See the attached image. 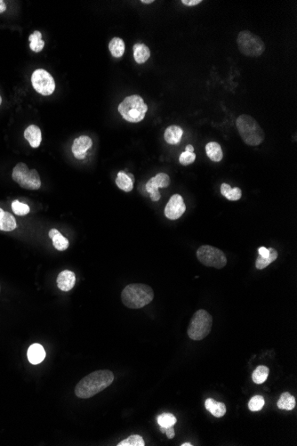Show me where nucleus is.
<instances>
[{
  "label": "nucleus",
  "instance_id": "f03ea898",
  "mask_svg": "<svg viewBox=\"0 0 297 446\" xmlns=\"http://www.w3.org/2000/svg\"><path fill=\"white\" fill-rule=\"evenodd\" d=\"M154 299L152 288L142 283L127 286L121 293L122 303L130 309H140L151 303Z\"/></svg>",
  "mask_w": 297,
  "mask_h": 446
},
{
  "label": "nucleus",
  "instance_id": "6e6552de",
  "mask_svg": "<svg viewBox=\"0 0 297 446\" xmlns=\"http://www.w3.org/2000/svg\"><path fill=\"white\" fill-rule=\"evenodd\" d=\"M197 258L202 265L222 269L227 265V258L223 250L210 245H203L197 250Z\"/></svg>",
  "mask_w": 297,
  "mask_h": 446
},
{
  "label": "nucleus",
  "instance_id": "dca6fc26",
  "mask_svg": "<svg viewBox=\"0 0 297 446\" xmlns=\"http://www.w3.org/2000/svg\"><path fill=\"white\" fill-rule=\"evenodd\" d=\"M183 131L179 126H170L165 129L164 138L165 142L169 144H178L183 137Z\"/></svg>",
  "mask_w": 297,
  "mask_h": 446
},
{
  "label": "nucleus",
  "instance_id": "4468645a",
  "mask_svg": "<svg viewBox=\"0 0 297 446\" xmlns=\"http://www.w3.org/2000/svg\"><path fill=\"white\" fill-rule=\"evenodd\" d=\"M24 137L32 148L39 147L42 142L41 130L36 125H31L25 129Z\"/></svg>",
  "mask_w": 297,
  "mask_h": 446
},
{
  "label": "nucleus",
  "instance_id": "9d476101",
  "mask_svg": "<svg viewBox=\"0 0 297 446\" xmlns=\"http://www.w3.org/2000/svg\"><path fill=\"white\" fill-rule=\"evenodd\" d=\"M170 184L169 176L165 173H159L155 176L151 177V179L147 182L146 191L150 193L151 201L152 202H159L160 200V193L159 188H165Z\"/></svg>",
  "mask_w": 297,
  "mask_h": 446
},
{
  "label": "nucleus",
  "instance_id": "c9c22d12",
  "mask_svg": "<svg viewBox=\"0 0 297 446\" xmlns=\"http://www.w3.org/2000/svg\"><path fill=\"white\" fill-rule=\"evenodd\" d=\"M165 434L167 436V437H168L169 439L174 438V436H175L174 428H173V427H170V428H165Z\"/></svg>",
  "mask_w": 297,
  "mask_h": 446
},
{
  "label": "nucleus",
  "instance_id": "f257e3e1",
  "mask_svg": "<svg viewBox=\"0 0 297 446\" xmlns=\"http://www.w3.org/2000/svg\"><path fill=\"white\" fill-rule=\"evenodd\" d=\"M114 381V373L109 370H99L88 374L78 382L75 395L81 399H88L103 391Z\"/></svg>",
  "mask_w": 297,
  "mask_h": 446
},
{
  "label": "nucleus",
  "instance_id": "f704fd0d",
  "mask_svg": "<svg viewBox=\"0 0 297 446\" xmlns=\"http://www.w3.org/2000/svg\"><path fill=\"white\" fill-rule=\"evenodd\" d=\"M183 5H188V6H194V5H199L202 3L201 0H183L182 1Z\"/></svg>",
  "mask_w": 297,
  "mask_h": 446
},
{
  "label": "nucleus",
  "instance_id": "7ed1b4c3",
  "mask_svg": "<svg viewBox=\"0 0 297 446\" xmlns=\"http://www.w3.org/2000/svg\"><path fill=\"white\" fill-rule=\"evenodd\" d=\"M236 127L240 137L247 145H260L265 138L264 131L252 116L247 114L239 116L236 120Z\"/></svg>",
  "mask_w": 297,
  "mask_h": 446
},
{
  "label": "nucleus",
  "instance_id": "2f4dec72",
  "mask_svg": "<svg viewBox=\"0 0 297 446\" xmlns=\"http://www.w3.org/2000/svg\"><path fill=\"white\" fill-rule=\"evenodd\" d=\"M12 209L15 215L21 216H26L31 211V208L27 204L20 203L19 201H14L12 203Z\"/></svg>",
  "mask_w": 297,
  "mask_h": 446
},
{
  "label": "nucleus",
  "instance_id": "20e7f679",
  "mask_svg": "<svg viewBox=\"0 0 297 446\" xmlns=\"http://www.w3.org/2000/svg\"><path fill=\"white\" fill-rule=\"evenodd\" d=\"M148 110V106L142 97L133 95L126 97L119 105V112L124 120L131 123L142 121Z\"/></svg>",
  "mask_w": 297,
  "mask_h": 446
},
{
  "label": "nucleus",
  "instance_id": "412c9836",
  "mask_svg": "<svg viewBox=\"0 0 297 446\" xmlns=\"http://www.w3.org/2000/svg\"><path fill=\"white\" fill-rule=\"evenodd\" d=\"M206 152L207 157L214 162H220L223 160L224 153L219 143L216 142H210L206 143Z\"/></svg>",
  "mask_w": 297,
  "mask_h": 446
},
{
  "label": "nucleus",
  "instance_id": "c85d7f7f",
  "mask_svg": "<svg viewBox=\"0 0 297 446\" xmlns=\"http://www.w3.org/2000/svg\"><path fill=\"white\" fill-rule=\"evenodd\" d=\"M158 423L161 428H167L174 427L177 422L175 416L172 413H163L158 417Z\"/></svg>",
  "mask_w": 297,
  "mask_h": 446
},
{
  "label": "nucleus",
  "instance_id": "5701e85b",
  "mask_svg": "<svg viewBox=\"0 0 297 446\" xmlns=\"http://www.w3.org/2000/svg\"><path fill=\"white\" fill-rule=\"evenodd\" d=\"M116 184L120 190L126 193L131 192L133 188V181L125 172L120 171L116 178Z\"/></svg>",
  "mask_w": 297,
  "mask_h": 446
},
{
  "label": "nucleus",
  "instance_id": "7c9ffc66",
  "mask_svg": "<svg viewBox=\"0 0 297 446\" xmlns=\"http://www.w3.org/2000/svg\"><path fill=\"white\" fill-rule=\"evenodd\" d=\"M265 405L264 398L262 396H255L248 402V408L251 412H259Z\"/></svg>",
  "mask_w": 297,
  "mask_h": 446
},
{
  "label": "nucleus",
  "instance_id": "2eb2a0df",
  "mask_svg": "<svg viewBox=\"0 0 297 446\" xmlns=\"http://www.w3.org/2000/svg\"><path fill=\"white\" fill-rule=\"evenodd\" d=\"M28 359L32 364H39L46 358V351L39 344H33L28 349Z\"/></svg>",
  "mask_w": 297,
  "mask_h": 446
},
{
  "label": "nucleus",
  "instance_id": "a211bd4d",
  "mask_svg": "<svg viewBox=\"0 0 297 446\" xmlns=\"http://www.w3.org/2000/svg\"><path fill=\"white\" fill-rule=\"evenodd\" d=\"M17 224L14 216L9 212H5L0 207V231L11 232L16 229Z\"/></svg>",
  "mask_w": 297,
  "mask_h": 446
},
{
  "label": "nucleus",
  "instance_id": "9b49d317",
  "mask_svg": "<svg viewBox=\"0 0 297 446\" xmlns=\"http://www.w3.org/2000/svg\"><path fill=\"white\" fill-rule=\"evenodd\" d=\"M186 210V205L180 194H174L165 207V216L170 220H176L183 216Z\"/></svg>",
  "mask_w": 297,
  "mask_h": 446
},
{
  "label": "nucleus",
  "instance_id": "393cba45",
  "mask_svg": "<svg viewBox=\"0 0 297 446\" xmlns=\"http://www.w3.org/2000/svg\"><path fill=\"white\" fill-rule=\"evenodd\" d=\"M296 405H297V402H296L295 396H292L288 392H284L277 403V406L279 409L287 410V411H291L294 409L296 407Z\"/></svg>",
  "mask_w": 297,
  "mask_h": 446
},
{
  "label": "nucleus",
  "instance_id": "4c0bfd02",
  "mask_svg": "<svg viewBox=\"0 0 297 446\" xmlns=\"http://www.w3.org/2000/svg\"><path fill=\"white\" fill-rule=\"evenodd\" d=\"M185 151L189 152H194V147L192 146V144H188Z\"/></svg>",
  "mask_w": 297,
  "mask_h": 446
},
{
  "label": "nucleus",
  "instance_id": "37998d69",
  "mask_svg": "<svg viewBox=\"0 0 297 446\" xmlns=\"http://www.w3.org/2000/svg\"><path fill=\"white\" fill-rule=\"evenodd\" d=\"M0 290H1V288H0Z\"/></svg>",
  "mask_w": 297,
  "mask_h": 446
},
{
  "label": "nucleus",
  "instance_id": "cd10ccee",
  "mask_svg": "<svg viewBox=\"0 0 297 446\" xmlns=\"http://www.w3.org/2000/svg\"><path fill=\"white\" fill-rule=\"evenodd\" d=\"M269 250H270V257L269 258H264L259 256L258 258H256V269L264 270V269H265L266 267H269L271 263L274 262L275 260L278 258L279 254H278V251L275 248H270Z\"/></svg>",
  "mask_w": 297,
  "mask_h": 446
},
{
  "label": "nucleus",
  "instance_id": "a878e982",
  "mask_svg": "<svg viewBox=\"0 0 297 446\" xmlns=\"http://www.w3.org/2000/svg\"><path fill=\"white\" fill-rule=\"evenodd\" d=\"M29 41H30L31 49L35 53L41 52L45 46V41L42 38L41 33L38 31H35L32 35H30Z\"/></svg>",
  "mask_w": 297,
  "mask_h": 446
},
{
  "label": "nucleus",
  "instance_id": "f3484780",
  "mask_svg": "<svg viewBox=\"0 0 297 446\" xmlns=\"http://www.w3.org/2000/svg\"><path fill=\"white\" fill-rule=\"evenodd\" d=\"M206 409L216 418H222L226 413V405L222 402H216L213 398H208L205 402Z\"/></svg>",
  "mask_w": 297,
  "mask_h": 446
},
{
  "label": "nucleus",
  "instance_id": "423d86ee",
  "mask_svg": "<svg viewBox=\"0 0 297 446\" xmlns=\"http://www.w3.org/2000/svg\"><path fill=\"white\" fill-rule=\"evenodd\" d=\"M238 49L243 55L249 57H258L265 51V44L259 36L249 31H242L237 38Z\"/></svg>",
  "mask_w": 297,
  "mask_h": 446
},
{
  "label": "nucleus",
  "instance_id": "39448f33",
  "mask_svg": "<svg viewBox=\"0 0 297 446\" xmlns=\"http://www.w3.org/2000/svg\"><path fill=\"white\" fill-rule=\"evenodd\" d=\"M212 326V315L206 310L199 309L192 315L188 327V336L192 341H202L209 335Z\"/></svg>",
  "mask_w": 297,
  "mask_h": 446
},
{
  "label": "nucleus",
  "instance_id": "c756f323",
  "mask_svg": "<svg viewBox=\"0 0 297 446\" xmlns=\"http://www.w3.org/2000/svg\"><path fill=\"white\" fill-rule=\"evenodd\" d=\"M118 446H144L145 442L141 436L139 435H132L128 438L124 439L123 441L119 442L117 445Z\"/></svg>",
  "mask_w": 297,
  "mask_h": 446
},
{
  "label": "nucleus",
  "instance_id": "72a5a7b5",
  "mask_svg": "<svg viewBox=\"0 0 297 446\" xmlns=\"http://www.w3.org/2000/svg\"><path fill=\"white\" fill-rule=\"evenodd\" d=\"M258 253L262 258H267L270 257V250H269V248H265V247H261L258 248Z\"/></svg>",
  "mask_w": 297,
  "mask_h": 446
},
{
  "label": "nucleus",
  "instance_id": "ea45409f",
  "mask_svg": "<svg viewBox=\"0 0 297 446\" xmlns=\"http://www.w3.org/2000/svg\"><path fill=\"white\" fill-rule=\"evenodd\" d=\"M181 446H193V445H192V444H190V443H184V444H183V445H181Z\"/></svg>",
  "mask_w": 297,
  "mask_h": 446
},
{
  "label": "nucleus",
  "instance_id": "0eeeda50",
  "mask_svg": "<svg viewBox=\"0 0 297 446\" xmlns=\"http://www.w3.org/2000/svg\"><path fill=\"white\" fill-rule=\"evenodd\" d=\"M12 177L14 182L28 190H37L41 186V179L36 170H29L25 163L20 162L13 170Z\"/></svg>",
  "mask_w": 297,
  "mask_h": 446
},
{
  "label": "nucleus",
  "instance_id": "6ab92c4d",
  "mask_svg": "<svg viewBox=\"0 0 297 446\" xmlns=\"http://www.w3.org/2000/svg\"><path fill=\"white\" fill-rule=\"evenodd\" d=\"M48 235L53 240V245L57 250L64 251L69 248V242L67 238H65L64 235L60 233L57 229H51L48 233Z\"/></svg>",
  "mask_w": 297,
  "mask_h": 446
},
{
  "label": "nucleus",
  "instance_id": "a19ab883",
  "mask_svg": "<svg viewBox=\"0 0 297 446\" xmlns=\"http://www.w3.org/2000/svg\"><path fill=\"white\" fill-rule=\"evenodd\" d=\"M160 430H161V432L162 433L165 432V428H161V429H160Z\"/></svg>",
  "mask_w": 297,
  "mask_h": 446
},
{
  "label": "nucleus",
  "instance_id": "bb28decb",
  "mask_svg": "<svg viewBox=\"0 0 297 446\" xmlns=\"http://www.w3.org/2000/svg\"><path fill=\"white\" fill-rule=\"evenodd\" d=\"M270 369L264 365H259L257 368L253 372L252 379L257 385H261L267 380L269 377Z\"/></svg>",
  "mask_w": 297,
  "mask_h": 446
},
{
  "label": "nucleus",
  "instance_id": "79ce46f5",
  "mask_svg": "<svg viewBox=\"0 0 297 446\" xmlns=\"http://www.w3.org/2000/svg\"><path fill=\"white\" fill-rule=\"evenodd\" d=\"M1 103H2V97L0 96V105H1Z\"/></svg>",
  "mask_w": 297,
  "mask_h": 446
},
{
  "label": "nucleus",
  "instance_id": "ddd939ff",
  "mask_svg": "<svg viewBox=\"0 0 297 446\" xmlns=\"http://www.w3.org/2000/svg\"><path fill=\"white\" fill-rule=\"evenodd\" d=\"M57 287L63 291H69L73 289L76 283V275L73 272L69 270H64L61 272L59 275L57 276L56 280Z\"/></svg>",
  "mask_w": 297,
  "mask_h": 446
},
{
  "label": "nucleus",
  "instance_id": "1a4fd4ad",
  "mask_svg": "<svg viewBox=\"0 0 297 446\" xmlns=\"http://www.w3.org/2000/svg\"><path fill=\"white\" fill-rule=\"evenodd\" d=\"M32 83L33 88L42 96L47 97L55 92V79L46 69H36L32 74Z\"/></svg>",
  "mask_w": 297,
  "mask_h": 446
},
{
  "label": "nucleus",
  "instance_id": "e433bc0d",
  "mask_svg": "<svg viewBox=\"0 0 297 446\" xmlns=\"http://www.w3.org/2000/svg\"><path fill=\"white\" fill-rule=\"evenodd\" d=\"M6 10V5L3 0H0V14L4 13Z\"/></svg>",
  "mask_w": 297,
  "mask_h": 446
},
{
  "label": "nucleus",
  "instance_id": "4be33fe9",
  "mask_svg": "<svg viewBox=\"0 0 297 446\" xmlns=\"http://www.w3.org/2000/svg\"><path fill=\"white\" fill-rule=\"evenodd\" d=\"M221 193L224 195L225 198L231 202L238 201L242 196V192L240 188H238V187L231 188L230 186V184H226V183H224L221 185Z\"/></svg>",
  "mask_w": 297,
  "mask_h": 446
},
{
  "label": "nucleus",
  "instance_id": "b1692460",
  "mask_svg": "<svg viewBox=\"0 0 297 446\" xmlns=\"http://www.w3.org/2000/svg\"><path fill=\"white\" fill-rule=\"evenodd\" d=\"M109 49L110 54L115 58L122 57L126 49L123 39H121L120 37H113L109 43Z\"/></svg>",
  "mask_w": 297,
  "mask_h": 446
},
{
  "label": "nucleus",
  "instance_id": "f8f14e48",
  "mask_svg": "<svg viewBox=\"0 0 297 446\" xmlns=\"http://www.w3.org/2000/svg\"><path fill=\"white\" fill-rule=\"evenodd\" d=\"M93 142L91 138L87 136H81L74 140L71 151L77 160L82 161L87 157V152L92 147Z\"/></svg>",
  "mask_w": 297,
  "mask_h": 446
},
{
  "label": "nucleus",
  "instance_id": "473e14b6",
  "mask_svg": "<svg viewBox=\"0 0 297 446\" xmlns=\"http://www.w3.org/2000/svg\"><path fill=\"white\" fill-rule=\"evenodd\" d=\"M196 160V154L194 152H183L179 157V161L183 166L192 164Z\"/></svg>",
  "mask_w": 297,
  "mask_h": 446
},
{
  "label": "nucleus",
  "instance_id": "aec40b11",
  "mask_svg": "<svg viewBox=\"0 0 297 446\" xmlns=\"http://www.w3.org/2000/svg\"><path fill=\"white\" fill-rule=\"evenodd\" d=\"M133 58L138 65H142L144 63H146L149 60V58L151 57V51L150 48L141 43L135 44L133 47Z\"/></svg>",
  "mask_w": 297,
  "mask_h": 446
},
{
  "label": "nucleus",
  "instance_id": "58836bf2",
  "mask_svg": "<svg viewBox=\"0 0 297 446\" xmlns=\"http://www.w3.org/2000/svg\"><path fill=\"white\" fill-rule=\"evenodd\" d=\"M153 2H154L153 0H142V3H143V4H147V5L151 4V3H153Z\"/></svg>",
  "mask_w": 297,
  "mask_h": 446
}]
</instances>
